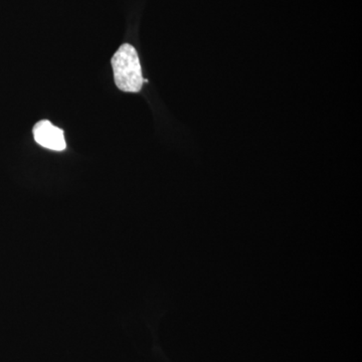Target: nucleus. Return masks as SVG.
<instances>
[{
  "label": "nucleus",
  "instance_id": "obj_2",
  "mask_svg": "<svg viewBox=\"0 0 362 362\" xmlns=\"http://www.w3.org/2000/svg\"><path fill=\"white\" fill-rule=\"evenodd\" d=\"M33 133L37 144L45 148L54 150V151H63L66 149L64 131L52 125L49 121L42 120L35 124Z\"/></svg>",
  "mask_w": 362,
  "mask_h": 362
},
{
  "label": "nucleus",
  "instance_id": "obj_1",
  "mask_svg": "<svg viewBox=\"0 0 362 362\" xmlns=\"http://www.w3.org/2000/svg\"><path fill=\"white\" fill-rule=\"evenodd\" d=\"M111 65L114 80L119 90L130 93H137L141 90L144 78L142 77L139 57L133 45H121L114 54Z\"/></svg>",
  "mask_w": 362,
  "mask_h": 362
}]
</instances>
